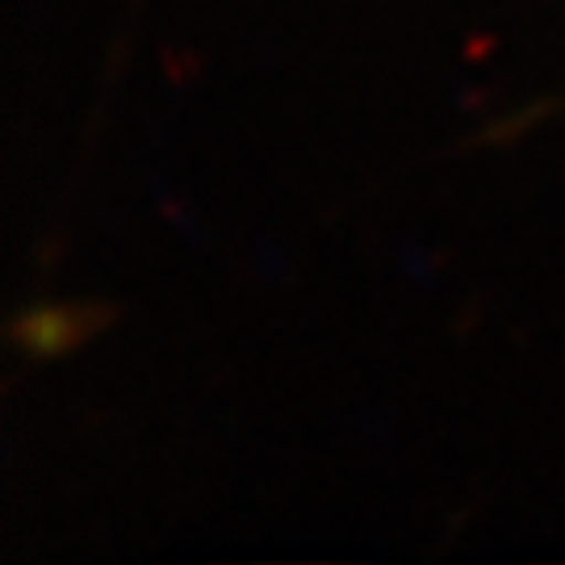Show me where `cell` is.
<instances>
[{"mask_svg": "<svg viewBox=\"0 0 565 565\" xmlns=\"http://www.w3.org/2000/svg\"><path fill=\"white\" fill-rule=\"evenodd\" d=\"M93 323H97V315L84 306H34L13 323V340L25 356L51 361V356L72 352L93 331Z\"/></svg>", "mask_w": 565, "mask_h": 565, "instance_id": "obj_1", "label": "cell"}]
</instances>
